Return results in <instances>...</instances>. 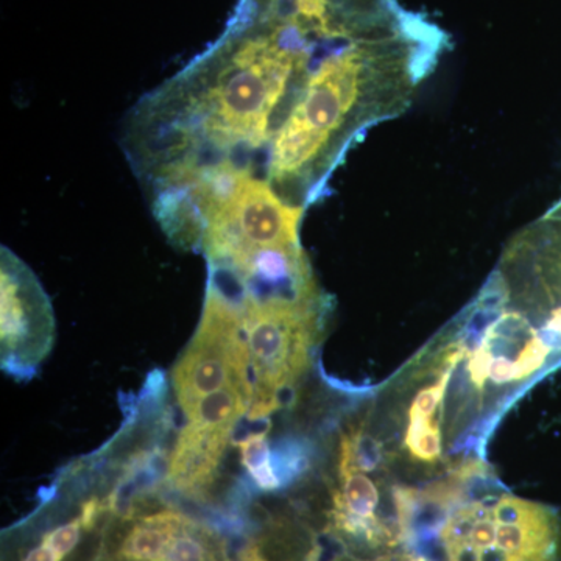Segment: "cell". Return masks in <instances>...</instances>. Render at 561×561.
<instances>
[{
	"mask_svg": "<svg viewBox=\"0 0 561 561\" xmlns=\"http://www.w3.org/2000/svg\"><path fill=\"white\" fill-rule=\"evenodd\" d=\"M232 383L253 389L241 313L231 295L209 280L201 323L173 368V387L186 415L202 398Z\"/></svg>",
	"mask_w": 561,
	"mask_h": 561,
	"instance_id": "1",
	"label": "cell"
},
{
	"mask_svg": "<svg viewBox=\"0 0 561 561\" xmlns=\"http://www.w3.org/2000/svg\"><path fill=\"white\" fill-rule=\"evenodd\" d=\"M0 311L3 370L31 376L54 343V309L35 273L7 247L0 265Z\"/></svg>",
	"mask_w": 561,
	"mask_h": 561,
	"instance_id": "2",
	"label": "cell"
},
{
	"mask_svg": "<svg viewBox=\"0 0 561 561\" xmlns=\"http://www.w3.org/2000/svg\"><path fill=\"white\" fill-rule=\"evenodd\" d=\"M95 561H228L224 542L172 508L125 513Z\"/></svg>",
	"mask_w": 561,
	"mask_h": 561,
	"instance_id": "3",
	"label": "cell"
},
{
	"mask_svg": "<svg viewBox=\"0 0 561 561\" xmlns=\"http://www.w3.org/2000/svg\"><path fill=\"white\" fill-rule=\"evenodd\" d=\"M231 427H203L187 423L169 461V481L184 493L205 490L216 478Z\"/></svg>",
	"mask_w": 561,
	"mask_h": 561,
	"instance_id": "4",
	"label": "cell"
},
{
	"mask_svg": "<svg viewBox=\"0 0 561 561\" xmlns=\"http://www.w3.org/2000/svg\"><path fill=\"white\" fill-rule=\"evenodd\" d=\"M105 512L106 504H102L99 500L83 502L79 515L44 531L38 542L24 552L20 561L68 560L70 553L76 552L79 548L83 535L90 534L98 527Z\"/></svg>",
	"mask_w": 561,
	"mask_h": 561,
	"instance_id": "5",
	"label": "cell"
},
{
	"mask_svg": "<svg viewBox=\"0 0 561 561\" xmlns=\"http://www.w3.org/2000/svg\"><path fill=\"white\" fill-rule=\"evenodd\" d=\"M437 412L411 405L405 431V448L413 459L423 463H435L442 457V430Z\"/></svg>",
	"mask_w": 561,
	"mask_h": 561,
	"instance_id": "6",
	"label": "cell"
},
{
	"mask_svg": "<svg viewBox=\"0 0 561 561\" xmlns=\"http://www.w3.org/2000/svg\"><path fill=\"white\" fill-rule=\"evenodd\" d=\"M382 463V445L364 431L343 435L341 445V474L351 471L371 472Z\"/></svg>",
	"mask_w": 561,
	"mask_h": 561,
	"instance_id": "7",
	"label": "cell"
},
{
	"mask_svg": "<svg viewBox=\"0 0 561 561\" xmlns=\"http://www.w3.org/2000/svg\"><path fill=\"white\" fill-rule=\"evenodd\" d=\"M242 463L261 490H278L280 481L271 457L267 432L250 435L241 443Z\"/></svg>",
	"mask_w": 561,
	"mask_h": 561,
	"instance_id": "8",
	"label": "cell"
}]
</instances>
